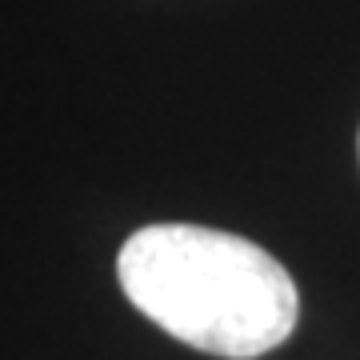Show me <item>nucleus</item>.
<instances>
[{
    "label": "nucleus",
    "instance_id": "1",
    "mask_svg": "<svg viewBox=\"0 0 360 360\" xmlns=\"http://www.w3.org/2000/svg\"><path fill=\"white\" fill-rule=\"evenodd\" d=\"M116 276L132 304L196 352L252 360L296 328V284L260 245L200 224L132 232Z\"/></svg>",
    "mask_w": 360,
    "mask_h": 360
}]
</instances>
